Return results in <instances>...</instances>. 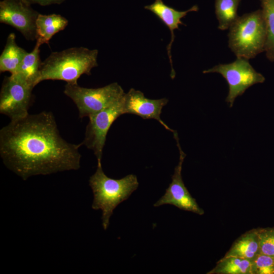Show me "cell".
<instances>
[{
    "label": "cell",
    "instance_id": "obj_1",
    "mask_svg": "<svg viewBox=\"0 0 274 274\" xmlns=\"http://www.w3.org/2000/svg\"><path fill=\"white\" fill-rule=\"evenodd\" d=\"M81 145L62 138L50 112L11 120L0 130L1 158L24 180L32 176L78 169Z\"/></svg>",
    "mask_w": 274,
    "mask_h": 274
},
{
    "label": "cell",
    "instance_id": "obj_2",
    "mask_svg": "<svg viewBox=\"0 0 274 274\" xmlns=\"http://www.w3.org/2000/svg\"><path fill=\"white\" fill-rule=\"evenodd\" d=\"M98 53L97 49L83 47L52 52L41 63L38 84L49 80L78 84L82 75H90L91 70L98 66Z\"/></svg>",
    "mask_w": 274,
    "mask_h": 274
},
{
    "label": "cell",
    "instance_id": "obj_3",
    "mask_svg": "<svg viewBox=\"0 0 274 274\" xmlns=\"http://www.w3.org/2000/svg\"><path fill=\"white\" fill-rule=\"evenodd\" d=\"M93 193L92 208L102 211V224L105 230L109 225L114 210L126 200L138 187L135 175L130 174L120 179H114L104 173L101 162H97L96 170L89 180Z\"/></svg>",
    "mask_w": 274,
    "mask_h": 274
},
{
    "label": "cell",
    "instance_id": "obj_4",
    "mask_svg": "<svg viewBox=\"0 0 274 274\" xmlns=\"http://www.w3.org/2000/svg\"><path fill=\"white\" fill-rule=\"evenodd\" d=\"M228 29V46L236 57L249 60L264 51L266 30L261 10L238 16Z\"/></svg>",
    "mask_w": 274,
    "mask_h": 274
},
{
    "label": "cell",
    "instance_id": "obj_5",
    "mask_svg": "<svg viewBox=\"0 0 274 274\" xmlns=\"http://www.w3.org/2000/svg\"><path fill=\"white\" fill-rule=\"evenodd\" d=\"M63 93L75 104L81 118H89L109 107L122 99L125 94L122 87L116 82L97 88L66 83Z\"/></svg>",
    "mask_w": 274,
    "mask_h": 274
},
{
    "label": "cell",
    "instance_id": "obj_6",
    "mask_svg": "<svg viewBox=\"0 0 274 274\" xmlns=\"http://www.w3.org/2000/svg\"><path fill=\"white\" fill-rule=\"evenodd\" d=\"M202 73H217L226 80L229 91L225 100L229 104L230 108L237 96L243 95L250 87L257 83H262L265 80L261 74L253 67L249 60L238 57L231 63L219 64L203 71Z\"/></svg>",
    "mask_w": 274,
    "mask_h": 274
},
{
    "label": "cell",
    "instance_id": "obj_7",
    "mask_svg": "<svg viewBox=\"0 0 274 274\" xmlns=\"http://www.w3.org/2000/svg\"><path fill=\"white\" fill-rule=\"evenodd\" d=\"M33 88L17 74L5 77L0 92V113L11 120L27 116Z\"/></svg>",
    "mask_w": 274,
    "mask_h": 274
},
{
    "label": "cell",
    "instance_id": "obj_8",
    "mask_svg": "<svg viewBox=\"0 0 274 274\" xmlns=\"http://www.w3.org/2000/svg\"><path fill=\"white\" fill-rule=\"evenodd\" d=\"M124 97L89 117V121L81 144L93 151L97 162H101L107 135L110 127L120 116L124 114Z\"/></svg>",
    "mask_w": 274,
    "mask_h": 274
},
{
    "label": "cell",
    "instance_id": "obj_9",
    "mask_svg": "<svg viewBox=\"0 0 274 274\" xmlns=\"http://www.w3.org/2000/svg\"><path fill=\"white\" fill-rule=\"evenodd\" d=\"M174 137L180 153L179 161L172 176V182L166 189L164 194L153 205L158 207L163 204H172L184 211L191 212L202 215L204 211L199 207L184 185L182 177V165L186 157L179 143L178 134L176 131L173 132Z\"/></svg>",
    "mask_w": 274,
    "mask_h": 274
},
{
    "label": "cell",
    "instance_id": "obj_10",
    "mask_svg": "<svg viewBox=\"0 0 274 274\" xmlns=\"http://www.w3.org/2000/svg\"><path fill=\"white\" fill-rule=\"evenodd\" d=\"M24 0L0 2V22L9 25L28 40L37 39L36 21L39 13Z\"/></svg>",
    "mask_w": 274,
    "mask_h": 274
},
{
    "label": "cell",
    "instance_id": "obj_11",
    "mask_svg": "<svg viewBox=\"0 0 274 274\" xmlns=\"http://www.w3.org/2000/svg\"><path fill=\"white\" fill-rule=\"evenodd\" d=\"M168 101L166 98L158 99L148 98L142 91L131 88L125 93L124 97V114L136 115L144 119H155L166 129L173 133L175 130L170 128L160 118L162 109Z\"/></svg>",
    "mask_w": 274,
    "mask_h": 274
},
{
    "label": "cell",
    "instance_id": "obj_12",
    "mask_svg": "<svg viewBox=\"0 0 274 274\" xmlns=\"http://www.w3.org/2000/svg\"><path fill=\"white\" fill-rule=\"evenodd\" d=\"M144 8L152 12L168 28L170 31L171 39L166 49L171 66L170 76L173 79L176 74L173 68L170 51L172 45L175 40L174 31L179 29V25H185L181 19L186 16L188 13L198 11L199 8L197 5H194L186 11H179L165 4L162 0H155L153 4L145 6Z\"/></svg>",
    "mask_w": 274,
    "mask_h": 274
},
{
    "label": "cell",
    "instance_id": "obj_13",
    "mask_svg": "<svg viewBox=\"0 0 274 274\" xmlns=\"http://www.w3.org/2000/svg\"><path fill=\"white\" fill-rule=\"evenodd\" d=\"M259 253L258 229H253L239 237L225 255L252 261Z\"/></svg>",
    "mask_w": 274,
    "mask_h": 274
},
{
    "label": "cell",
    "instance_id": "obj_14",
    "mask_svg": "<svg viewBox=\"0 0 274 274\" xmlns=\"http://www.w3.org/2000/svg\"><path fill=\"white\" fill-rule=\"evenodd\" d=\"M67 24L68 20L60 15L39 14L36 21L37 41L42 45L48 44L52 37Z\"/></svg>",
    "mask_w": 274,
    "mask_h": 274
},
{
    "label": "cell",
    "instance_id": "obj_15",
    "mask_svg": "<svg viewBox=\"0 0 274 274\" xmlns=\"http://www.w3.org/2000/svg\"><path fill=\"white\" fill-rule=\"evenodd\" d=\"M26 53L16 44L15 34L10 33L0 56V72H8L11 75L16 74Z\"/></svg>",
    "mask_w": 274,
    "mask_h": 274
},
{
    "label": "cell",
    "instance_id": "obj_16",
    "mask_svg": "<svg viewBox=\"0 0 274 274\" xmlns=\"http://www.w3.org/2000/svg\"><path fill=\"white\" fill-rule=\"evenodd\" d=\"M42 44L37 41L31 52L25 55L17 72L28 84L34 88L38 84L42 62L40 56V47Z\"/></svg>",
    "mask_w": 274,
    "mask_h": 274
},
{
    "label": "cell",
    "instance_id": "obj_17",
    "mask_svg": "<svg viewBox=\"0 0 274 274\" xmlns=\"http://www.w3.org/2000/svg\"><path fill=\"white\" fill-rule=\"evenodd\" d=\"M208 274H253L252 261L235 256H225Z\"/></svg>",
    "mask_w": 274,
    "mask_h": 274
},
{
    "label": "cell",
    "instance_id": "obj_18",
    "mask_svg": "<svg viewBox=\"0 0 274 274\" xmlns=\"http://www.w3.org/2000/svg\"><path fill=\"white\" fill-rule=\"evenodd\" d=\"M241 0H215V14L218 29H228L238 17L237 9Z\"/></svg>",
    "mask_w": 274,
    "mask_h": 274
},
{
    "label": "cell",
    "instance_id": "obj_19",
    "mask_svg": "<svg viewBox=\"0 0 274 274\" xmlns=\"http://www.w3.org/2000/svg\"><path fill=\"white\" fill-rule=\"evenodd\" d=\"M264 19L266 40L264 51L267 58L274 61V0H260Z\"/></svg>",
    "mask_w": 274,
    "mask_h": 274
},
{
    "label": "cell",
    "instance_id": "obj_20",
    "mask_svg": "<svg viewBox=\"0 0 274 274\" xmlns=\"http://www.w3.org/2000/svg\"><path fill=\"white\" fill-rule=\"evenodd\" d=\"M258 229L259 253L274 257V227Z\"/></svg>",
    "mask_w": 274,
    "mask_h": 274
},
{
    "label": "cell",
    "instance_id": "obj_21",
    "mask_svg": "<svg viewBox=\"0 0 274 274\" xmlns=\"http://www.w3.org/2000/svg\"><path fill=\"white\" fill-rule=\"evenodd\" d=\"M252 262L253 274H274V257L259 253Z\"/></svg>",
    "mask_w": 274,
    "mask_h": 274
},
{
    "label": "cell",
    "instance_id": "obj_22",
    "mask_svg": "<svg viewBox=\"0 0 274 274\" xmlns=\"http://www.w3.org/2000/svg\"><path fill=\"white\" fill-rule=\"evenodd\" d=\"M28 4L31 5L39 4L42 6H49L52 4H60L65 0H24Z\"/></svg>",
    "mask_w": 274,
    "mask_h": 274
}]
</instances>
